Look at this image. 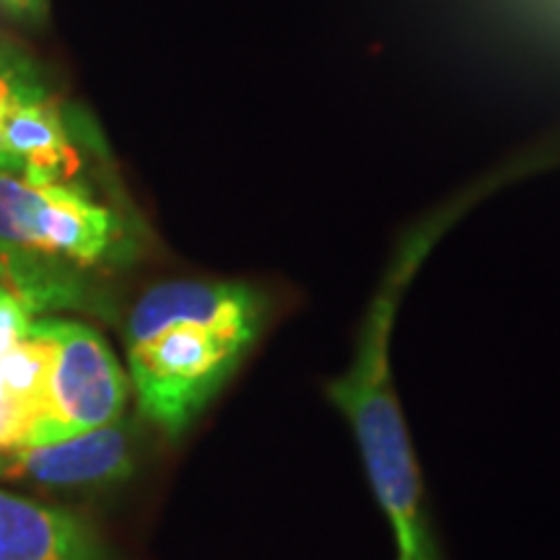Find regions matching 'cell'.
I'll list each match as a JSON object with an SVG mask.
<instances>
[{
	"label": "cell",
	"mask_w": 560,
	"mask_h": 560,
	"mask_svg": "<svg viewBox=\"0 0 560 560\" xmlns=\"http://www.w3.org/2000/svg\"><path fill=\"white\" fill-rule=\"evenodd\" d=\"M0 11L16 21H39L47 11V0H0Z\"/></svg>",
	"instance_id": "9c48e42d"
},
{
	"label": "cell",
	"mask_w": 560,
	"mask_h": 560,
	"mask_svg": "<svg viewBox=\"0 0 560 560\" xmlns=\"http://www.w3.org/2000/svg\"><path fill=\"white\" fill-rule=\"evenodd\" d=\"M138 252L128 215L81 182L32 185L0 172V289L32 314L102 310L94 276Z\"/></svg>",
	"instance_id": "7a4b0ae2"
},
{
	"label": "cell",
	"mask_w": 560,
	"mask_h": 560,
	"mask_svg": "<svg viewBox=\"0 0 560 560\" xmlns=\"http://www.w3.org/2000/svg\"><path fill=\"white\" fill-rule=\"evenodd\" d=\"M276 296L249 280H164L125 319L140 418L182 439L234 380L276 319Z\"/></svg>",
	"instance_id": "6da1fadb"
},
{
	"label": "cell",
	"mask_w": 560,
	"mask_h": 560,
	"mask_svg": "<svg viewBox=\"0 0 560 560\" xmlns=\"http://www.w3.org/2000/svg\"><path fill=\"white\" fill-rule=\"evenodd\" d=\"M0 560H109L104 542L70 511L0 490Z\"/></svg>",
	"instance_id": "52a82bcc"
},
{
	"label": "cell",
	"mask_w": 560,
	"mask_h": 560,
	"mask_svg": "<svg viewBox=\"0 0 560 560\" xmlns=\"http://www.w3.org/2000/svg\"><path fill=\"white\" fill-rule=\"evenodd\" d=\"M52 340L47 410L30 446L55 444L96 431L125 416L130 380L115 350L94 327L75 319H45Z\"/></svg>",
	"instance_id": "277c9868"
},
{
	"label": "cell",
	"mask_w": 560,
	"mask_h": 560,
	"mask_svg": "<svg viewBox=\"0 0 560 560\" xmlns=\"http://www.w3.org/2000/svg\"><path fill=\"white\" fill-rule=\"evenodd\" d=\"M136 472L132 431L125 416L102 429L55 444L0 452V478L55 488L112 486Z\"/></svg>",
	"instance_id": "5b68a950"
},
{
	"label": "cell",
	"mask_w": 560,
	"mask_h": 560,
	"mask_svg": "<svg viewBox=\"0 0 560 560\" xmlns=\"http://www.w3.org/2000/svg\"><path fill=\"white\" fill-rule=\"evenodd\" d=\"M42 94H50V89L32 55L21 50L16 42L0 37V136L9 112L16 104ZM0 172H3V151H0Z\"/></svg>",
	"instance_id": "ba28073f"
},
{
	"label": "cell",
	"mask_w": 560,
	"mask_h": 560,
	"mask_svg": "<svg viewBox=\"0 0 560 560\" xmlns=\"http://www.w3.org/2000/svg\"><path fill=\"white\" fill-rule=\"evenodd\" d=\"M420 249H425L423 240L410 244L392 268L369 306L353 359L325 384V397L359 446L371 495L389 524L395 560H446L389 361L397 296L418 265Z\"/></svg>",
	"instance_id": "3957f363"
},
{
	"label": "cell",
	"mask_w": 560,
	"mask_h": 560,
	"mask_svg": "<svg viewBox=\"0 0 560 560\" xmlns=\"http://www.w3.org/2000/svg\"><path fill=\"white\" fill-rule=\"evenodd\" d=\"M3 172L32 182V185H58L79 170L73 138L66 115L52 94L34 96L9 112L0 136Z\"/></svg>",
	"instance_id": "8992f818"
}]
</instances>
